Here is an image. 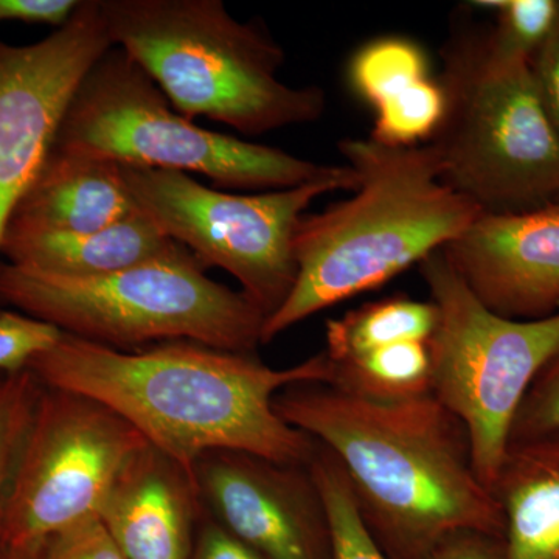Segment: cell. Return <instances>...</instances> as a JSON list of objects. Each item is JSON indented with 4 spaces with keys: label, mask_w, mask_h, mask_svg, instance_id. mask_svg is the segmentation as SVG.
<instances>
[{
    "label": "cell",
    "mask_w": 559,
    "mask_h": 559,
    "mask_svg": "<svg viewBox=\"0 0 559 559\" xmlns=\"http://www.w3.org/2000/svg\"><path fill=\"white\" fill-rule=\"evenodd\" d=\"M28 371L44 388L100 401L151 447L191 471L213 451L308 465L316 440L283 421L274 399L290 385L326 384L330 378L323 352L288 369H272L255 355L197 342L123 352L68 333Z\"/></svg>",
    "instance_id": "cell-1"
},
{
    "label": "cell",
    "mask_w": 559,
    "mask_h": 559,
    "mask_svg": "<svg viewBox=\"0 0 559 559\" xmlns=\"http://www.w3.org/2000/svg\"><path fill=\"white\" fill-rule=\"evenodd\" d=\"M274 409L334 455L390 559H429L455 533L502 539V513L474 468L468 432L436 396L382 404L307 382L282 390Z\"/></svg>",
    "instance_id": "cell-2"
},
{
    "label": "cell",
    "mask_w": 559,
    "mask_h": 559,
    "mask_svg": "<svg viewBox=\"0 0 559 559\" xmlns=\"http://www.w3.org/2000/svg\"><path fill=\"white\" fill-rule=\"evenodd\" d=\"M340 151L358 175V189L301 216L294 237L296 285L264 322L263 345L418 266L484 213L440 179L429 145L396 148L370 138L345 139Z\"/></svg>",
    "instance_id": "cell-3"
},
{
    "label": "cell",
    "mask_w": 559,
    "mask_h": 559,
    "mask_svg": "<svg viewBox=\"0 0 559 559\" xmlns=\"http://www.w3.org/2000/svg\"><path fill=\"white\" fill-rule=\"evenodd\" d=\"M100 10L112 46L187 119L261 135L325 112L323 90L278 79L285 50L266 28L235 20L221 0H100Z\"/></svg>",
    "instance_id": "cell-4"
},
{
    "label": "cell",
    "mask_w": 559,
    "mask_h": 559,
    "mask_svg": "<svg viewBox=\"0 0 559 559\" xmlns=\"http://www.w3.org/2000/svg\"><path fill=\"white\" fill-rule=\"evenodd\" d=\"M447 109L428 143L440 179L484 213L554 204L559 135L539 100L528 61L496 49L488 25L452 22L441 47Z\"/></svg>",
    "instance_id": "cell-5"
},
{
    "label": "cell",
    "mask_w": 559,
    "mask_h": 559,
    "mask_svg": "<svg viewBox=\"0 0 559 559\" xmlns=\"http://www.w3.org/2000/svg\"><path fill=\"white\" fill-rule=\"evenodd\" d=\"M0 300L62 333L134 352L189 341L255 355L266 316L241 290L213 282L189 249L98 277L0 263Z\"/></svg>",
    "instance_id": "cell-6"
},
{
    "label": "cell",
    "mask_w": 559,
    "mask_h": 559,
    "mask_svg": "<svg viewBox=\"0 0 559 559\" xmlns=\"http://www.w3.org/2000/svg\"><path fill=\"white\" fill-rule=\"evenodd\" d=\"M53 146L127 167L197 173L226 189L272 191L330 182L355 191L359 186L348 165L314 164L198 127L119 47L106 51L81 81Z\"/></svg>",
    "instance_id": "cell-7"
},
{
    "label": "cell",
    "mask_w": 559,
    "mask_h": 559,
    "mask_svg": "<svg viewBox=\"0 0 559 559\" xmlns=\"http://www.w3.org/2000/svg\"><path fill=\"white\" fill-rule=\"evenodd\" d=\"M439 310L432 347V395L463 423L474 468L492 489L522 399L559 348V311L538 320L488 310L443 249L418 264Z\"/></svg>",
    "instance_id": "cell-8"
},
{
    "label": "cell",
    "mask_w": 559,
    "mask_h": 559,
    "mask_svg": "<svg viewBox=\"0 0 559 559\" xmlns=\"http://www.w3.org/2000/svg\"><path fill=\"white\" fill-rule=\"evenodd\" d=\"M124 182L143 215L207 270L221 267L238 280L271 318L296 285L294 237L312 202L330 182L294 189L234 194L209 189L186 173L121 165Z\"/></svg>",
    "instance_id": "cell-9"
},
{
    "label": "cell",
    "mask_w": 559,
    "mask_h": 559,
    "mask_svg": "<svg viewBox=\"0 0 559 559\" xmlns=\"http://www.w3.org/2000/svg\"><path fill=\"white\" fill-rule=\"evenodd\" d=\"M148 444L100 401L43 385L7 499L3 557L25 559L55 533L98 518L121 471Z\"/></svg>",
    "instance_id": "cell-10"
},
{
    "label": "cell",
    "mask_w": 559,
    "mask_h": 559,
    "mask_svg": "<svg viewBox=\"0 0 559 559\" xmlns=\"http://www.w3.org/2000/svg\"><path fill=\"white\" fill-rule=\"evenodd\" d=\"M112 47L100 0H80L70 20L38 43L0 40V248L73 94Z\"/></svg>",
    "instance_id": "cell-11"
},
{
    "label": "cell",
    "mask_w": 559,
    "mask_h": 559,
    "mask_svg": "<svg viewBox=\"0 0 559 559\" xmlns=\"http://www.w3.org/2000/svg\"><path fill=\"white\" fill-rule=\"evenodd\" d=\"M193 473L205 510L264 559H330L329 513L308 465L213 451Z\"/></svg>",
    "instance_id": "cell-12"
},
{
    "label": "cell",
    "mask_w": 559,
    "mask_h": 559,
    "mask_svg": "<svg viewBox=\"0 0 559 559\" xmlns=\"http://www.w3.org/2000/svg\"><path fill=\"white\" fill-rule=\"evenodd\" d=\"M443 252L496 314L538 320L559 311V205L481 213Z\"/></svg>",
    "instance_id": "cell-13"
},
{
    "label": "cell",
    "mask_w": 559,
    "mask_h": 559,
    "mask_svg": "<svg viewBox=\"0 0 559 559\" xmlns=\"http://www.w3.org/2000/svg\"><path fill=\"white\" fill-rule=\"evenodd\" d=\"M204 511L193 471L148 444L121 471L98 520L124 559H189Z\"/></svg>",
    "instance_id": "cell-14"
},
{
    "label": "cell",
    "mask_w": 559,
    "mask_h": 559,
    "mask_svg": "<svg viewBox=\"0 0 559 559\" xmlns=\"http://www.w3.org/2000/svg\"><path fill=\"white\" fill-rule=\"evenodd\" d=\"M348 79L374 109L370 139L414 148L436 135L447 97L439 79L429 75L428 57L419 44L401 36L370 40L349 61Z\"/></svg>",
    "instance_id": "cell-15"
},
{
    "label": "cell",
    "mask_w": 559,
    "mask_h": 559,
    "mask_svg": "<svg viewBox=\"0 0 559 559\" xmlns=\"http://www.w3.org/2000/svg\"><path fill=\"white\" fill-rule=\"evenodd\" d=\"M139 213L120 164L51 146L7 230L94 231Z\"/></svg>",
    "instance_id": "cell-16"
},
{
    "label": "cell",
    "mask_w": 559,
    "mask_h": 559,
    "mask_svg": "<svg viewBox=\"0 0 559 559\" xmlns=\"http://www.w3.org/2000/svg\"><path fill=\"white\" fill-rule=\"evenodd\" d=\"M173 241L142 212L94 231L7 230L0 253L16 266L66 275L98 277L178 252Z\"/></svg>",
    "instance_id": "cell-17"
},
{
    "label": "cell",
    "mask_w": 559,
    "mask_h": 559,
    "mask_svg": "<svg viewBox=\"0 0 559 559\" xmlns=\"http://www.w3.org/2000/svg\"><path fill=\"white\" fill-rule=\"evenodd\" d=\"M491 491L503 559H559V440L510 447Z\"/></svg>",
    "instance_id": "cell-18"
},
{
    "label": "cell",
    "mask_w": 559,
    "mask_h": 559,
    "mask_svg": "<svg viewBox=\"0 0 559 559\" xmlns=\"http://www.w3.org/2000/svg\"><path fill=\"white\" fill-rule=\"evenodd\" d=\"M430 341L385 345L337 362L326 359V385L345 395L382 404L432 395Z\"/></svg>",
    "instance_id": "cell-19"
},
{
    "label": "cell",
    "mask_w": 559,
    "mask_h": 559,
    "mask_svg": "<svg viewBox=\"0 0 559 559\" xmlns=\"http://www.w3.org/2000/svg\"><path fill=\"white\" fill-rule=\"evenodd\" d=\"M439 325L433 301L392 296L369 301L326 322L325 356L331 362L362 355L370 349L409 341H430Z\"/></svg>",
    "instance_id": "cell-20"
},
{
    "label": "cell",
    "mask_w": 559,
    "mask_h": 559,
    "mask_svg": "<svg viewBox=\"0 0 559 559\" xmlns=\"http://www.w3.org/2000/svg\"><path fill=\"white\" fill-rule=\"evenodd\" d=\"M308 468L329 513L330 559H390L364 524L340 463L318 441Z\"/></svg>",
    "instance_id": "cell-21"
},
{
    "label": "cell",
    "mask_w": 559,
    "mask_h": 559,
    "mask_svg": "<svg viewBox=\"0 0 559 559\" xmlns=\"http://www.w3.org/2000/svg\"><path fill=\"white\" fill-rule=\"evenodd\" d=\"M477 5L495 11L489 36L500 53L530 61L549 38L559 14V0H481Z\"/></svg>",
    "instance_id": "cell-22"
},
{
    "label": "cell",
    "mask_w": 559,
    "mask_h": 559,
    "mask_svg": "<svg viewBox=\"0 0 559 559\" xmlns=\"http://www.w3.org/2000/svg\"><path fill=\"white\" fill-rule=\"evenodd\" d=\"M40 389L43 385L28 370L0 377V539L11 480Z\"/></svg>",
    "instance_id": "cell-23"
},
{
    "label": "cell",
    "mask_w": 559,
    "mask_h": 559,
    "mask_svg": "<svg viewBox=\"0 0 559 559\" xmlns=\"http://www.w3.org/2000/svg\"><path fill=\"white\" fill-rule=\"evenodd\" d=\"M559 440V348L540 367L510 429V447Z\"/></svg>",
    "instance_id": "cell-24"
},
{
    "label": "cell",
    "mask_w": 559,
    "mask_h": 559,
    "mask_svg": "<svg viewBox=\"0 0 559 559\" xmlns=\"http://www.w3.org/2000/svg\"><path fill=\"white\" fill-rule=\"evenodd\" d=\"M62 331L25 312L0 311V377L28 370L61 341Z\"/></svg>",
    "instance_id": "cell-25"
},
{
    "label": "cell",
    "mask_w": 559,
    "mask_h": 559,
    "mask_svg": "<svg viewBox=\"0 0 559 559\" xmlns=\"http://www.w3.org/2000/svg\"><path fill=\"white\" fill-rule=\"evenodd\" d=\"M25 559H124L98 518L55 533Z\"/></svg>",
    "instance_id": "cell-26"
},
{
    "label": "cell",
    "mask_w": 559,
    "mask_h": 559,
    "mask_svg": "<svg viewBox=\"0 0 559 559\" xmlns=\"http://www.w3.org/2000/svg\"><path fill=\"white\" fill-rule=\"evenodd\" d=\"M539 100L559 135V14L549 38L528 61Z\"/></svg>",
    "instance_id": "cell-27"
},
{
    "label": "cell",
    "mask_w": 559,
    "mask_h": 559,
    "mask_svg": "<svg viewBox=\"0 0 559 559\" xmlns=\"http://www.w3.org/2000/svg\"><path fill=\"white\" fill-rule=\"evenodd\" d=\"M189 559H264L229 530L223 527L207 510L198 525Z\"/></svg>",
    "instance_id": "cell-28"
},
{
    "label": "cell",
    "mask_w": 559,
    "mask_h": 559,
    "mask_svg": "<svg viewBox=\"0 0 559 559\" xmlns=\"http://www.w3.org/2000/svg\"><path fill=\"white\" fill-rule=\"evenodd\" d=\"M79 3L80 0H0V24L17 21L60 28Z\"/></svg>",
    "instance_id": "cell-29"
},
{
    "label": "cell",
    "mask_w": 559,
    "mask_h": 559,
    "mask_svg": "<svg viewBox=\"0 0 559 559\" xmlns=\"http://www.w3.org/2000/svg\"><path fill=\"white\" fill-rule=\"evenodd\" d=\"M429 559H503V544L484 533H455L439 544Z\"/></svg>",
    "instance_id": "cell-30"
},
{
    "label": "cell",
    "mask_w": 559,
    "mask_h": 559,
    "mask_svg": "<svg viewBox=\"0 0 559 559\" xmlns=\"http://www.w3.org/2000/svg\"><path fill=\"white\" fill-rule=\"evenodd\" d=\"M554 204L559 205V191H558L557 197H555Z\"/></svg>",
    "instance_id": "cell-31"
},
{
    "label": "cell",
    "mask_w": 559,
    "mask_h": 559,
    "mask_svg": "<svg viewBox=\"0 0 559 559\" xmlns=\"http://www.w3.org/2000/svg\"><path fill=\"white\" fill-rule=\"evenodd\" d=\"M0 559H10V558H7V557H3V555H0Z\"/></svg>",
    "instance_id": "cell-32"
}]
</instances>
